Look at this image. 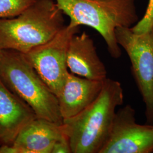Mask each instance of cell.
Returning a JSON list of instances; mask_svg holds the SVG:
<instances>
[{
	"mask_svg": "<svg viewBox=\"0 0 153 153\" xmlns=\"http://www.w3.org/2000/svg\"><path fill=\"white\" fill-rule=\"evenodd\" d=\"M124 98L120 83L107 78L92 104L63 120L62 129L69 140L71 153H100L109 138L116 108L124 103Z\"/></svg>",
	"mask_w": 153,
	"mask_h": 153,
	"instance_id": "1",
	"label": "cell"
},
{
	"mask_svg": "<svg viewBox=\"0 0 153 153\" xmlns=\"http://www.w3.org/2000/svg\"><path fill=\"white\" fill-rule=\"evenodd\" d=\"M73 26H87L97 31L114 59L121 55L116 37L118 27H131L138 21L135 0H55Z\"/></svg>",
	"mask_w": 153,
	"mask_h": 153,
	"instance_id": "2",
	"label": "cell"
},
{
	"mask_svg": "<svg viewBox=\"0 0 153 153\" xmlns=\"http://www.w3.org/2000/svg\"><path fill=\"white\" fill-rule=\"evenodd\" d=\"M64 23L55 0H38L18 16L0 19V48L25 54L53 38Z\"/></svg>",
	"mask_w": 153,
	"mask_h": 153,
	"instance_id": "3",
	"label": "cell"
},
{
	"mask_svg": "<svg viewBox=\"0 0 153 153\" xmlns=\"http://www.w3.org/2000/svg\"><path fill=\"white\" fill-rule=\"evenodd\" d=\"M0 78L31 108L38 118L62 124L57 97L23 53L3 50L0 60Z\"/></svg>",
	"mask_w": 153,
	"mask_h": 153,
	"instance_id": "4",
	"label": "cell"
},
{
	"mask_svg": "<svg viewBox=\"0 0 153 153\" xmlns=\"http://www.w3.org/2000/svg\"><path fill=\"white\" fill-rule=\"evenodd\" d=\"M116 37L130 59L131 74L145 105L146 123L153 124V28L136 33L131 27H118Z\"/></svg>",
	"mask_w": 153,
	"mask_h": 153,
	"instance_id": "5",
	"label": "cell"
},
{
	"mask_svg": "<svg viewBox=\"0 0 153 153\" xmlns=\"http://www.w3.org/2000/svg\"><path fill=\"white\" fill-rule=\"evenodd\" d=\"M80 26H65L48 42L23 54L39 76L58 97L68 73L67 53L72 37Z\"/></svg>",
	"mask_w": 153,
	"mask_h": 153,
	"instance_id": "6",
	"label": "cell"
},
{
	"mask_svg": "<svg viewBox=\"0 0 153 153\" xmlns=\"http://www.w3.org/2000/svg\"><path fill=\"white\" fill-rule=\"evenodd\" d=\"M136 112L127 104L116 111L109 138L100 153L153 152V124H137Z\"/></svg>",
	"mask_w": 153,
	"mask_h": 153,
	"instance_id": "7",
	"label": "cell"
},
{
	"mask_svg": "<svg viewBox=\"0 0 153 153\" xmlns=\"http://www.w3.org/2000/svg\"><path fill=\"white\" fill-rule=\"evenodd\" d=\"M31 108L0 78V142L12 145L28 123L36 118Z\"/></svg>",
	"mask_w": 153,
	"mask_h": 153,
	"instance_id": "8",
	"label": "cell"
},
{
	"mask_svg": "<svg viewBox=\"0 0 153 153\" xmlns=\"http://www.w3.org/2000/svg\"><path fill=\"white\" fill-rule=\"evenodd\" d=\"M104 81L89 79L69 73L57 97L63 120L76 116L92 104L101 92Z\"/></svg>",
	"mask_w": 153,
	"mask_h": 153,
	"instance_id": "9",
	"label": "cell"
},
{
	"mask_svg": "<svg viewBox=\"0 0 153 153\" xmlns=\"http://www.w3.org/2000/svg\"><path fill=\"white\" fill-rule=\"evenodd\" d=\"M67 65L76 76L97 81L107 78L105 65L99 57L93 39L85 32L72 37L67 53Z\"/></svg>",
	"mask_w": 153,
	"mask_h": 153,
	"instance_id": "10",
	"label": "cell"
},
{
	"mask_svg": "<svg viewBox=\"0 0 153 153\" xmlns=\"http://www.w3.org/2000/svg\"><path fill=\"white\" fill-rule=\"evenodd\" d=\"M64 135L61 125L36 117L22 128L13 144L20 153H51Z\"/></svg>",
	"mask_w": 153,
	"mask_h": 153,
	"instance_id": "11",
	"label": "cell"
},
{
	"mask_svg": "<svg viewBox=\"0 0 153 153\" xmlns=\"http://www.w3.org/2000/svg\"><path fill=\"white\" fill-rule=\"evenodd\" d=\"M38 0H0V19L17 16Z\"/></svg>",
	"mask_w": 153,
	"mask_h": 153,
	"instance_id": "12",
	"label": "cell"
},
{
	"mask_svg": "<svg viewBox=\"0 0 153 153\" xmlns=\"http://www.w3.org/2000/svg\"><path fill=\"white\" fill-rule=\"evenodd\" d=\"M153 28V0H149L146 10L142 19L131 27L136 33H146Z\"/></svg>",
	"mask_w": 153,
	"mask_h": 153,
	"instance_id": "13",
	"label": "cell"
},
{
	"mask_svg": "<svg viewBox=\"0 0 153 153\" xmlns=\"http://www.w3.org/2000/svg\"><path fill=\"white\" fill-rule=\"evenodd\" d=\"M51 153H71L70 143L65 134L55 143Z\"/></svg>",
	"mask_w": 153,
	"mask_h": 153,
	"instance_id": "14",
	"label": "cell"
},
{
	"mask_svg": "<svg viewBox=\"0 0 153 153\" xmlns=\"http://www.w3.org/2000/svg\"><path fill=\"white\" fill-rule=\"evenodd\" d=\"M0 153H20L19 150L13 144H2L0 146Z\"/></svg>",
	"mask_w": 153,
	"mask_h": 153,
	"instance_id": "15",
	"label": "cell"
},
{
	"mask_svg": "<svg viewBox=\"0 0 153 153\" xmlns=\"http://www.w3.org/2000/svg\"><path fill=\"white\" fill-rule=\"evenodd\" d=\"M2 53H3V50L0 48V60H1V57H2Z\"/></svg>",
	"mask_w": 153,
	"mask_h": 153,
	"instance_id": "16",
	"label": "cell"
},
{
	"mask_svg": "<svg viewBox=\"0 0 153 153\" xmlns=\"http://www.w3.org/2000/svg\"><path fill=\"white\" fill-rule=\"evenodd\" d=\"M1 142H0V145H1Z\"/></svg>",
	"mask_w": 153,
	"mask_h": 153,
	"instance_id": "17",
	"label": "cell"
}]
</instances>
